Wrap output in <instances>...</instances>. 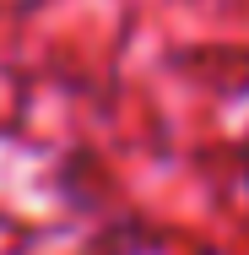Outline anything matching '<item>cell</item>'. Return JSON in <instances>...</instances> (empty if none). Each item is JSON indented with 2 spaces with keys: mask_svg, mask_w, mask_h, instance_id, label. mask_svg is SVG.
<instances>
[{
  "mask_svg": "<svg viewBox=\"0 0 249 255\" xmlns=\"http://www.w3.org/2000/svg\"><path fill=\"white\" fill-rule=\"evenodd\" d=\"M239 163H244V190H249V136H244V157Z\"/></svg>",
  "mask_w": 249,
  "mask_h": 255,
  "instance_id": "6da1fadb",
  "label": "cell"
}]
</instances>
